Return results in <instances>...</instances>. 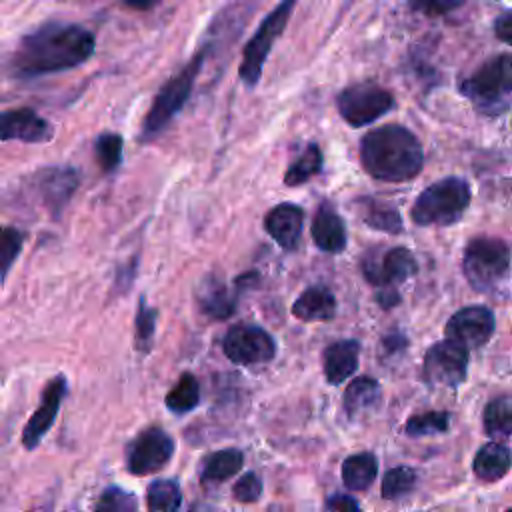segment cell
Listing matches in <instances>:
<instances>
[{
  "label": "cell",
  "instance_id": "9",
  "mask_svg": "<svg viewBox=\"0 0 512 512\" xmlns=\"http://www.w3.org/2000/svg\"><path fill=\"white\" fill-rule=\"evenodd\" d=\"M222 350L234 364H264L274 358L276 342L256 324H236L224 334Z\"/></svg>",
  "mask_w": 512,
  "mask_h": 512
},
{
  "label": "cell",
  "instance_id": "7",
  "mask_svg": "<svg viewBox=\"0 0 512 512\" xmlns=\"http://www.w3.org/2000/svg\"><path fill=\"white\" fill-rule=\"evenodd\" d=\"M460 92L480 110H496L512 92V56L500 54L484 62L460 84Z\"/></svg>",
  "mask_w": 512,
  "mask_h": 512
},
{
  "label": "cell",
  "instance_id": "16",
  "mask_svg": "<svg viewBox=\"0 0 512 512\" xmlns=\"http://www.w3.org/2000/svg\"><path fill=\"white\" fill-rule=\"evenodd\" d=\"M302 224H304L302 208L296 204H288V202L274 206L272 210H268V214L264 218L266 232L284 250H292L298 244Z\"/></svg>",
  "mask_w": 512,
  "mask_h": 512
},
{
  "label": "cell",
  "instance_id": "4",
  "mask_svg": "<svg viewBox=\"0 0 512 512\" xmlns=\"http://www.w3.org/2000/svg\"><path fill=\"white\" fill-rule=\"evenodd\" d=\"M204 66V52H198L180 72H176L154 96V102L142 122V138L150 140L158 136L172 118L184 108L188 102L194 82Z\"/></svg>",
  "mask_w": 512,
  "mask_h": 512
},
{
  "label": "cell",
  "instance_id": "6",
  "mask_svg": "<svg viewBox=\"0 0 512 512\" xmlns=\"http://www.w3.org/2000/svg\"><path fill=\"white\" fill-rule=\"evenodd\" d=\"M510 248L498 238H474L464 250V276L472 288L484 292L494 288L508 272Z\"/></svg>",
  "mask_w": 512,
  "mask_h": 512
},
{
  "label": "cell",
  "instance_id": "26",
  "mask_svg": "<svg viewBox=\"0 0 512 512\" xmlns=\"http://www.w3.org/2000/svg\"><path fill=\"white\" fill-rule=\"evenodd\" d=\"M484 432L496 440L504 442L512 436V398L498 396L490 400L484 408Z\"/></svg>",
  "mask_w": 512,
  "mask_h": 512
},
{
  "label": "cell",
  "instance_id": "23",
  "mask_svg": "<svg viewBox=\"0 0 512 512\" xmlns=\"http://www.w3.org/2000/svg\"><path fill=\"white\" fill-rule=\"evenodd\" d=\"M380 402V384L374 378H354L344 392V408L350 418L368 414Z\"/></svg>",
  "mask_w": 512,
  "mask_h": 512
},
{
  "label": "cell",
  "instance_id": "34",
  "mask_svg": "<svg viewBox=\"0 0 512 512\" xmlns=\"http://www.w3.org/2000/svg\"><path fill=\"white\" fill-rule=\"evenodd\" d=\"M94 512H138V506L134 494L122 490L120 486H108L100 494Z\"/></svg>",
  "mask_w": 512,
  "mask_h": 512
},
{
  "label": "cell",
  "instance_id": "40",
  "mask_svg": "<svg viewBox=\"0 0 512 512\" xmlns=\"http://www.w3.org/2000/svg\"><path fill=\"white\" fill-rule=\"evenodd\" d=\"M494 32H496V36H498L502 42H506V44L512 46V12H504V14H500V16L496 18V22H494Z\"/></svg>",
  "mask_w": 512,
  "mask_h": 512
},
{
  "label": "cell",
  "instance_id": "30",
  "mask_svg": "<svg viewBox=\"0 0 512 512\" xmlns=\"http://www.w3.org/2000/svg\"><path fill=\"white\" fill-rule=\"evenodd\" d=\"M200 402V386L192 374H182L176 386L166 394V406L174 414L190 412Z\"/></svg>",
  "mask_w": 512,
  "mask_h": 512
},
{
  "label": "cell",
  "instance_id": "11",
  "mask_svg": "<svg viewBox=\"0 0 512 512\" xmlns=\"http://www.w3.org/2000/svg\"><path fill=\"white\" fill-rule=\"evenodd\" d=\"M174 454V440L162 428L142 430L126 450V466L132 474H152L162 470Z\"/></svg>",
  "mask_w": 512,
  "mask_h": 512
},
{
  "label": "cell",
  "instance_id": "35",
  "mask_svg": "<svg viewBox=\"0 0 512 512\" xmlns=\"http://www.w3.org/2000/svg\"><path fill=\"white\" fill-rule=\"evenodd\" d=\"M156 328V310L150 308L144 300H140L136 314V342L140 348H148Z\"/></svg>",
  "mask_w": 512,
  "mask_h": 512
},
{
  "label": "cell",
  "instance_id": "22",
  "mask_svg": "<svg viewBox=\"0 0 512 512\" xmlns=\"http://www.w3.org/2000/svg\"><path fill=\"white\" fill-rule=\"evenodd\" d=\"M472 468L480 480L496 482L512 468V452L504 442H488L476 452Z\"/></svg>",
  "mask_w": 512,
  "mask_h": 512
},
{
  "label": "cell",
  "instance_id": "42",
  "mask_svg": "<svg viewBox=\"0 0 512 512\" xmlns=\"http://www.w3.org/2000/svg\"><path fill=\"white\" fill-rule=\"evenodd\" d=\"M124 6L132 8V10H150L154 8L160 0H120Z\"/></svg>",
  "mask_w": 512,
  "mask_h": 512
},
{
  "label": "cell",
  "instance_id": "38",
  "mask_svg": "<svg viewBox=\"0 0 512 512\" xmlns=\"http://www.w3.org/2000/svg\"><path fill=\"white\" fill-rule=\"evenodd\" d=\"M232 494L236 500L240 502H254L260 498L262 494V480L256 472H248L244 474L232 488Z\"/></svg>",
  "mask_w": 512,
  "mask_h": 512
},
{
  "label": "cell",
  "instance_id": "36",
  "mask_svg": "<svg viewBox=\"0 0 512 512\" xmlns=\"http://www.w3.org/2000/svg\"><path fill=\"white\" fill-rule=\"evenodd\" d=\"M22 242H24V236L20 230L12 228V226H6L2 230V242H0V252H2V276L6 278L14 258L18 256L20 248H22Z\"/></svg>",
  "mask_w": 512,
  "mask_h": 512
},
{
  "label": "cell",
  "instance_id": "24",
  "mask_svg": "<svg viewBox=\"0 0 512 512\" xmlns=\"http://www.w3.org/2000/svg\"><path fill=\"white\" fill-rule=\"evenodd\" d=\"M360 218L374 230H382L388 234H400L404 224L398 210L386 202L376 198H360L358 200Z\"/></svg>",
  "mask_w": 512,
  "mask_h": 512
},
{
  "label": "cell",
  "instance_id": "33",
  "mask_svg": "<svg viewBox=\"0 0 512 512\" xmlns=\"http://www.w3.org/2000/svg\"><path fill=\"white\" fill-rule=\"evenodd\" d=\"M448 422H450L448 412H424V414H416V416L408 418L404 432L412 438L440 434V432L448 430Z\"/></svg>",
  "mask_w": 512,
  "mask_h": 512
},
{
  "label": "cell",
  "instance_id": "29",
  "mask_svg": "<svg viewBox=\"0 0 512 512\" xmlns=\"http://www.w3.org/2000/svg\"><path fill=\"white\" fill-rule=\"evenodd\" d=\"M180 502H182V494L176 480L160 478L148 486V492H146L148 512H178Z\"/></svg>",
  "mask_w": 512,
  "mask_h": 512
},
{
  "label": "cell",
  "instance_id": "32",
  "mask_svg": "<svg viewBox=\"0 0 512 512\" xmlns=\"http://www.w3.org/2000/svg\"><path fill=\"white\" fill-rule=\"evenodd\" d=\"M416 484V470L408 466H396L390 468L382 480V498L386 500H398L412 492Z\"/></svg>",
  "mask_w": 512,
  "mask_h": 512
},
{
  "label": "cell",
  "instance_id": "27",
  "mask_svg": "<svg viewBox=\"0 0 512 512\" xmlns=\"http://www.w3.org/2000/svg\"><path fill=\"white\" fill-rule=\"evenodd\" d=\"M378 474V460L370 452L348 456L342 464V480L352 490L368 488Z\"/></svg>",
  "mask_w": 512,
  "mask_h": 512
},
{
  "label": "cell",
  "instance_id": "10",
  "mask_svg": "<svg viewBox=\"0 0 512 512\" xmlns=\"http://www.w3.org/2000/svg\"><path fill=\"white\" fill-rule=\"evenodd\" d=\"M468 370V348L454 340H442L428 348L424 356V378L432 386L456 388Z\"/></svg>",
  "mask_w": 512,
  "mask_h": 512
},
{
  "label": "cell",
  "instance_id": "18",
  "mask_svg": "<svg viewBox=\"0 0 512 512\" xmlns=\"http://www.w3.org/2000/svg\"><path fill=\"white\" fill-rule=\"evenodd\" d=\"M312 240L324 252H342L346 248V226L340 214L328 204H320L312 220Z\"/></svg>",
  "mask_w": 512,
  "mask_h": 512
},
{
  "label": "cell",
  "instance_id": "5",
  "mask_svg": "<svg viewBox=\"0 0 512 512\" xmlns=\"http://www.w3.org/2000/svg\"><path fill=\"white\" fill-rule=\"evenodd\" d=\"M296 0H280L258 24L254 36L246 42L242 52V64L238 68V76L246 88L258 86L262 78L264 64L268 60V54L276 40L282 36L292 12H294Z\"/></svg>",
  "mask_w": 512,
  "mask_h": 512
},
{
  "label": "cell",
  "instance_id": "8",
  "mask_svg": "<svg viewBox=\"0 0 512 512\" xmlns=\"http://www.w3.org/2000/svg\"><path fill=\"white\" fill-rule=\"evenodd\" d=\"M336 108L346 124L362 128L388 114L394 108V96L374 82H360L336 96Z\"/></svg>",
  "mask_w": 512,
  "mask_h": 512
},
{
  "label": "cell",
  "instance_id": "15",
  "mask_svg": "<svg viewBox=\"0 0 512 512\" xmlns=\"http://www.w3.org/2000/svg\"><path fill=\"white\" fill-rule=\"evenodd\" d=\"M416 270H418L416 258L412 256L410 250L402 246L390 248L382 256L380 264H374L372 260L362 262V272L366 280H370L378 288H386V286L394 288V284L408 280L412 274H416Z\"/></svg>",
  "mask_w": 512,
  "mask_h": 512
},
{
  "label": "cell",
  "instance_id": "25",
  "mask_svg": "<svg viewBox=\"0 0 512 512\" xmlns=\"http://www.w3.org/2000/svg\"><path fill=\"white\" fill-rule=\"evenodd\" d=\"M242 464H244V454L238 448H224L204 458L200 476L204 482H224L232 478L236 472H240Z\"/></svg>",
  "mask_w": 512,
  "mask_h": 512
},
{
  "label": "cell",
  "instance_id": "39",
  "mask_svg": "<svg viewBox=\"0 0 512 512\" xmlns=\"http://www.w3.org/2000/svg\"><path fill=\"white\" fill-rule=\"evenodd\" d=\"M322 512H360V506L348 494H334L326 500Z\"/></svg>",
  "mask_w": 512,
  "mask_h": 512
},
{
  "label": "cell",
  "instance_id": "3",
  "mask_svg": "<svg viewBox=\"0 0 512 512\" xmlns=\"http://www.w3.org/2000/svg\"><path fill=\"white\" fill-rule=\"evenodd\" d=\"M468 204V182L458 176H448L420 192L410 216L418 226H448L460 220Z\"/></svg>",
  "mask_w": 512,
  "mask_h": 512
},
{
  "label": "cell",
  "instance_id": "20",
  "mask_svg": "<svg viewBox=\"0 0 512 512\" xmlns=\"http://www.w3.org/2000/svg\"><path fill=\"white\" fill-rule=\"evenodd\" d=\"M196 300L204 314L222 320L234 312L236 298L230 294L224 280L216 274H208L196 288Z\"/></svg>",
  "mask_w": 512,
  "mask_h": 512
},
{
  "label": "cell",
  "instance_id": "17",
  "mask_svg": "<svg viewBox=\"0 0 512 512\" xmlns=\"http://www.w3.org/2000/svg\"><path fill=\"white\" fill-rule=\"evenodd\" d=\"M80 182V174L70 166H50L36 174L38 190L50 208H62Z\"/></svg>",
  "mask_w": 512,
  "mask_h": 512
},
{
  "label": "cell",
  "instance_id": "28",
  "mask_svg": "<svg viewBox=\"0 0 512 512\" xmlns=\"http://www.w3.org/2000/svg\"><path fill=\"white\" fill-rule=\"evenodd\" d=\"M324 156L318 144H308L302 154L288 166L284 172V184L286 186H300L308 182L312 176H316L322 170Z\"/></svg>",
  "mask_w": 512,
  "mask_h": 512
},
{
  "label": "cell",
  "instance_id": "21",
  "mask_svg": "<svg viewBox=\"0 0 512 512\" xmlns=\"http://www.w3.org/2000/svg\"><path fill=\"white\" fill-rule=\"evenodd\" d=\"M292 314L304 322L330 320L336 314L334 294L326 286H310L292 304Z\"/></svg>",
  "mask_w": 512,
  "mask_h": 512
},
{
  "label": "cell",
  "instance_id": "19",
  "mask_svg": "<svg viewBox=\"0 0 512 512\" xmlns=\"http://www.w3.org/2000/svg\"><path fill=\"white\" fill-rule=\"evenodd\" d=\"M360 346L356 340H338L332 342L322 354L324 376L330 384H340L348 380L358 368Z\"/></svg>",
  "mask_w": 512,
  "mask_h": 512
},
{
  "label": "cell",
  "instance_id": "31",
  "mask_svg": "<svg viewBox=\"0 0 512 512\" xmlns=\"http://www.w3.org/2000/svg\"><path fill=\"white\" fill-rule=\"evenodd\" d=\"M122 148H124V140L120 134H116V132L100 134L94 142V156H96L98 166L104 172L116 170L122 160Z\"/></svg>",
  "mask_w": 512,
  "mask_h": 512
},
{
  "label": "cell",
  "instance_id": "2",
  "mask_svg": "<svg viewBox=\"0 0 512 512\" xmlns=\"http://www.w3.org/2000/svg\"><path fill=\"white\" fill-rule=\"evenodd\" d=\"M360 164L376 180L406 182L424 166L422 144L406 126L384 124L360 140Z\"/></svg>",
  "mask_w": 512,
  "mask_h": 512
},
{
  "label": "cell",
  "instance_id": "41",
  "mask_svg": "<svg viewBox=\"0 0 512 512\" xmlns=\"http://www.w3.org/2000/svg\"><path fill=\"white\" fill-rule=\"evenodd\" d=\"M376 300H378V304L382 308H392V306H396L400 302V296H398L396 288L386 286V288H378L376 290Z\"/></svg>",
  "mask_w": 512,
  "mask_h": 512
},
{
  "label": "cell",
  "instance_id": "43",
  "mask_svg": "<svg viewBox=\"0 0 512 512\" xmlns=\"http://www.w3.org/2000/svg\"><path fill=\"white\" fill-rule=\"evenodd\" d=\"M506 512H512V508H510V510H506Z\"/></svg>",
  "mask_w": 512,
  "mask_h": 512
},
{
  "label": "cell",
  "instance_id": "37",
  "mask_svg": "<svg viewBox=\"0 0 512 512\" xmlns=\"http://www.w3.org/2000/svg\"><path fill=\"white\" fill-rule=\"evenodd\" d=\"M462 4H464V0H408L410 10L420 12L424 16H430V18L444 16V14L456 10Z\"/></svg>",
  "mask_w": 512,
  "mask_h": 512
},
{
  "label": "cell",
  "instance_id": "12",
  "mask_svg": "<svg viewBox=\"0 0 512 512\" xmlns=\"http://www.w3.org/2000/svg\"><path fill=\"white\" fill-rule=\"evenodd\" d=\"M494 332V314L486 306H466L446 322V336L464 348H480Z\"/></svg>",
  "mask_w": 512,
  "mask_h": 512
},
{
  "label": "cell",
  "instance_id": "14",
  "mask_svg": "<svg viewBox=\"0 0 512 512\" xmlns=\"http://www.w3.org/2000/svg\"><path fill=\"white\" fill-rule=\"evenodd\" d=\"M64 394H66V378L64 376H56L54 380H50L46 384L40 406L28 418V422L24 426V432H22V442L28 450L36 448L40 444L42 436L50 430V426H52V422L58 414V408H60V402H62Z\"/></svg>",
  "mask_w": 512,
  "mask_h": 512
},
{
  "label": "cell",
  "instance_id": "1",
  "mask_svg": "<svg viewBox=\"0 0 512 512\" xmlns=\"http://www.w3.org/2000/svg\"><path fill=\"white\" fill-rule=\"evenodd\" d=\"M94 50L96 38L88 28L48 22L20 38L10 68L18 78H38L82 66Z\"/></svg>",
  "mask_w": 512,
  "mask_h": 512
},
{
  "label": "cell",
  "instance_id": "13",
  "mask_svg": "<svg viewBox=\"0 0 512 512\" xmlns=\"http://www.w3.org/2000/svg\"><path fill=\"white\" fill-rule=\"evenodd\" d=\"M2 140H20L26 144H42L54 138L52 124L32 108H14L2 112L0 118Z\"/></svg>",
  "mask_w": 512,
  "mask_h": 512
}]
</instances>
